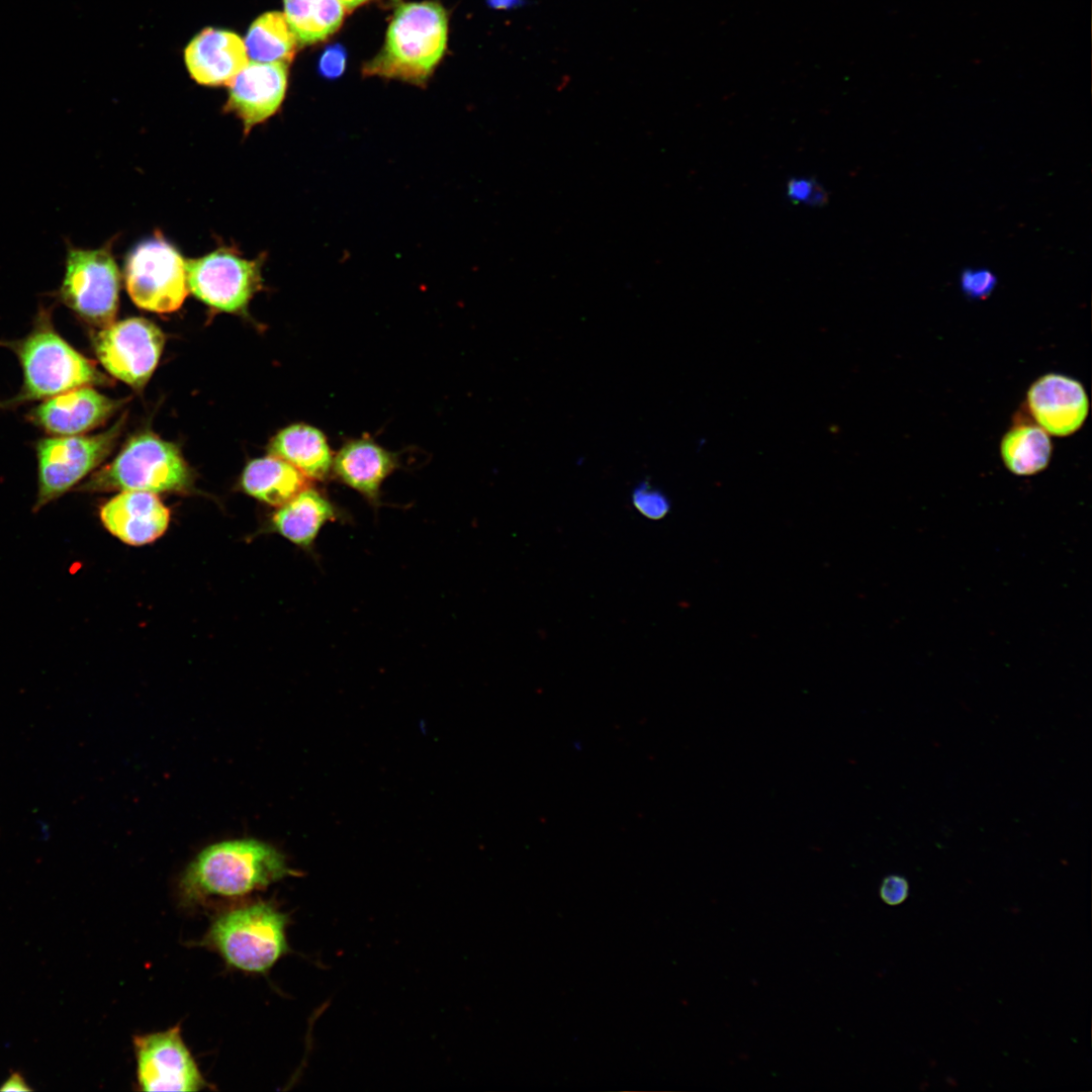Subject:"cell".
<instances>
[{"instance_id": "cell-9", "label": "cell", "mask_w": 1092, "mask_h": 1092, "mask_svg": "<svg viewBox=\"0 0 1092 1092\" xmlns=\"http://www.w3.org/2000/svg\"><path fill=\"white\" fill-rule=\"evenodd\" d=\"M263 258L249 260L234 247L186 261L188 289L201 301L218 310L245 309L262 286Z\"/></svg>"}, {"instance_id": "cell-15", "label": "cell", "mask_w": 1092, "mask_h": 1092, "mask_svg": "<svg viewBox=\"0 0 1092 1092\" xmlns=\"http://www.w3.org/2000/svg\"><path fill=\"white\" fill-rule=\"evenodd\" d=\"M104 527L120 541L134 546L160 538L168 528L169 509L153 492L121 491L100 509Z\"/></svg>"}, {"instance_id": "cell-8", "label": "cell", "mask_w": 1092, "mask_h": 1092, "mask_svg": "<svg viewBox=\"0 0 1092 1092\" xmlns=\"http://www.w3.org/2000/svg\"><path fill=\"white\" fill-rule=\"evenodd\" d=\"M125 284L132 301L155 312L175 311L188 293L186 261L161 235H156L128 254Z\"/></svg>"}, {"instance_id": "cell-19", "label": "cell", "mask_w": 1092, "mask_h": 1092, "mask_svg": "<svg viewBox=\"0 0 1092 1092\" xmlns=\"http://www.w3.org/2000/svg\"><path fill=\"white\" fill-rule=\"evenodd\" d=\"M307 477L287 461L269 455L251 461L244 470V490L268 505L281 507L307 486Z\"/></svg>"}, {"instance_id": "cell-16", "label": "cell", "mask_w": 1092, "mask_h": 1092, "mask_svg": "<svg viewBox=\"0 0 1092 1092\" xmlns=\"http://www.w3.org/2000/svg\"><path fill=\"white\" fill-rule=\"evenodd\" d=\"M187 70L197 83L230 85L249 63L244 40L235 32L206 27L184 51Z\"/></svg>"}, {"instance_id": "cell-28", "label": "cell", "mask_w": 1092, "mask_h": 1092, "mask_svg": "<svg viewBox=\"0 0 1092 1092\" xmlns=\"http://www.w3.org/2000/svg\"><path fill=\"white\" fill-rule=\"evenodd\" d=\"M910 886L908 880L897 874L886 876L879 887V895L882 901L889 906H898L909 897Z\"/></svg>"}, {"instance_id": "cell-17", "label": "cell", "mask_w": 1092, "mask_h": 1092, "mask_svg": "<svg viewBox=\"0 0 1092 1092\" xmlns=\"http://www.w3.org/2000/svg\"><path fill=\"white\" fill-rule=\"evenodd\" d=\"M393 467L392 456L368 440L349 442L334 461L335 471L341 479L370 498L378 495L382 481Z\"/></svg>"}, {"instance_id": "cell-5", "label": "cell", "mask_w": 1092, "mask_h": 1092, "mask_svg": "<svg viewBox=\"0 0 1092 1092\" xmlns=\"http://www.w3.org/2000/svg\"><path fill=\"white\" fill-rule=\"evenodd\" d=\"M190 483L191 472L179 449L145 433L130 439L110 463L94 472L77 490L156 493L180 491Z\"/></svg>"}, {"instance_id": "cell-13", "label": "cell", "mask_w": 1092, "mask_h": 1092, "mask_svg": "<svg viewBox=\"0 0 1092 1092\" xmlns=\"http://www.w3.org/2000/svg\"><path fill=\"white\" fill-rule=\"evenodd\" d=\"M288 66L252 61L229 85L224 110L243 122L246 134L280 108L287 89Z\"/></svg>"}, {"instance_id": "cell-4", "label": "cell", "mask_w": 1092, "mask_h": 1092, "mask_svg": "<svg viewBox=\"0 0 1092 1092\" xmlns=\"http://www.w3.org/2000/svg\"><path fill=\"white\" fill-rule=\"evenodd\" d=\"M7 346L19 360L23 381L17 394L0 402V407L44 400L75 388L108 382L91 360L55 331L50 314L42 310L33 330Z\"/></svg>"}, {"instance_id": "cell-31", "label": "cell", "mask_w": 1092, "mask_h": 1092, "mask_svg": "<svg viewBox=\"0 0 1092 1092\" xmlns=\"http://www.w3.org/2000/svg\"><path fill=\"white\" fill-rule=\"evenodd\" d=\"M347 12L354 10L369 0H340Z\"/></svg>"}, {"instance_id": "cell-22", "label": "cell", "mask_w": 1092, "mask_h": 1092, "mask_svg": "<svg viewBox=\"0 0 1092 1092\" xmlns=\"http://www.w3.org/2000/svg\"><path fill=\"white\" fill-rule=\"evenodd\" d=\"M247 55L253 62L289 65L299 41L284 13L265 12L250 25L245 40Z\"/></svg>"}, {"instance_id": "cell-2", "label": "cell", "mask_w": 1092, "mask_h": 1092, "mask_svg": "<svg viewBox=\"0 0 1092 1092\" xmlns=\"http://www.w3.org/2000/svg\"><path fill=\"white\" fill-rule=\"evenodd\" d=\"M447 35V14L440 3H402L394 11L382 48L363 65L362 73L422 86L441 61Z\"/></svg>"}, {"instance_id": "cell-10", "label": "cell", "mask_w": 1092, "mask_h": 1092, "mask_svg": "<svg viewBox=\"0 0 1092 1092\" xmlns=\"http://www.w3.org/2000/svg\"><path fill=\"white\" fill-rule=\"evenodd\" d=\"M165 344L154 323L130 317L102 328L93 347L102 366L115 378L140 390L152 376Z\"/></svg>"}, {"instance_id": "cell-1", "label": "cell", "mask_w": 1092, "mask_h": 1092, "mask_svg": "<svg viewBox=\"0 0 1092 1092\" xmlns=\"http://www.w3.org/2000/svg\"><path fill=\"white\" fill-rule=\"evenodd\" d=\"M298 875L285 855L266 842L226 840L205 847L193 858L180 877L178 897L182 906L196 907L210 898H243Z\"/></svg>"}, {"instance_id": "cell-12", "label": "cell", "mask_w": 1092, "mask_h": 1092, "mask_svg": "<svg viewBox=\"0 0 1092 1092\" xmlns=\"http://www.w3.org/2000/svg\"><path fill=\"white\" fill-rule=\"evenodd\" d=\"M1026 402L1036 425L1056 437L1077 432L1089 414V398L1082 383L1059 373L1037 378L1029 386Z\"/></svg>"}, {"instance_id": "cell-14", "label": "cell", "mask_w": 1092, "mask_h": 1092, "mask_svg": "<svg viewBox=\"0 0 1092 1092\" xmlns=\"http://www.w3.org/2000/svg\"><path fill=\"white\" fill-rule=\"evenodd\" d=\"M122 403L83 386L42 400L27 419L51 436H76L101 426Z\"/></svg>"}, {"instance_id": "cell-21", "label": "cell", "mask_w": 1092, "mask_h": 1092, "mask_svg": "<svg viewBox=\"0 0 1092 1092\" xmlns=\"http://www.w3.org/2000/svg\"><path fill=\"white\" fill-rule=\"evenodd\" d=\"M1053 445L1049 434L1036 424L1018 423L1005 433L1000 454L1006 468L1015 475L1029 476L1046 468Z\"/></svg>"}, {"instance_id": "cell-30", "label": "cell", "mask_w": 1092, "mask_h": 1092, "mask_svg": "<svg viewBox=\"0 0 1092 1092\" xmlns=\"http://www.w3.org/2000/svg\"><path fill=\"white\" fill-rule=\"evenodd\" d=\"M22 1078L19 1075H13L7 1082L4 1083L2 1090H29L25 1087Z\"/></svg>"}, {"instance_id": "cell-29", "label": "cell", "mask_w": 1092, "mask_h": 1092, "mask_svg": "<svg viewBox=\"0 0 1092 1092\" xmlns=\"http://www.w3.org/2000/svg\"><path fill=\"white\" fill-rule=\"evenodd\" d=\"M485 2L490 8L496 10H513L528 4L527 0H485Z\"/></svg>"}, {"instance_id": "cell-20", "label": "cell", "mask_w": 1092, "mask_h": 1092, "mask_svg": "<svg viewBox=\"0 0 1092 1092\" xmlns=\"http://www.w3.org/2000/svg\"><path fill=\"white\" fill-rule=\"evenodd\" d=\"M335 509L320 492L305 488L282 505L272 519L275 530L292 543L308 547Z\"/></svg>"}, {"instance_id": "cell-3", "label": "cell", "mask_w": 1092, "mask_h": 1092, "mask_svg": "<svg viewBox=\"0 0 1092 1092\" xmlns=\"http://www.w3.org/2000/svg\"><path fill=\"white\" fill-rule=\"evenodd\" d=\"M289 923V915L272 902H245L215 915L199 945L216 952L231 969L265 975L291 950Z\"/></svg>"}, {"instance_id": "cell-6", "label": "cell", "mask_w": 1092, "mask_h": 1092, "mask_svg": "<svg viewBox=\"0 0 1092 1092\" xmlns=\"http://www.w3.org/2000/svg\"><path fill=\"white\" fill-rule=\"evenodd\" d=\"M109 241L98 249L67 244L65 274L59 289L64 304L86 323L100 329L114 322L120 274Z\"/></svg>"}, {"instance_id": "cell-25", "label": "cell", "mask_w": 1092, "mask_h": 1092, "mask_svg": "<svg viewBox=\"0 0 1092 1092\" xmlns=\"http://www.w3.org/2000/svg\"><path fill=\"white\" fill-rule=\"evenodd\" d=\"M997 278L985 268L966 269L960 278L962 291L971 299H985L994 290Z\"/></svg>"}, {"instance_id": "cell-27", "label": "cell", "mask_w": 1092, "mask_h": 1092, "mask_svg": "<svg viewBox=\"0 0 1092 1092\" xmlns=\"http://www.w3.org/2000/svg\"><path fill=\"white\" fill-rule=\"evenodd\" d=\"M347 64V51L339 44H331L325 49L318 60V73L326 79H337L345 71Z\"/></svg>"}, {"instance_id": "cell-23", "label": "cell", "mask_w": 1092, "mask_h": 1092, "mask_svg": "<svg viewBox=\"0 0 1092 1092\" xmlns=\"http://www.w3.org/2000/svg\"><path fill=\"white\" fill-rule=\"evenodd\" d=\"M283 4L286 20L303 46L331 36L347 13L340 0H283Z\"/></svg>"}, {"instance_id": "cell-18", "label": "cell", "mask_w": 1092, "mask_h": 1092, "mask_svg": "<svg viewBox=\"0 0 1092 1092\" xmlns=\"http://www.w3.org/2000/svg\"><path fill=\"white\" fill-rule=\"evenodd\" d=\"M269 453L287 461L307 478H325L332 465L326 437L307 425H292L280 431L271 441Z\"/></svg>"}, {"instance_id": "cell-7", "label": "cell", "mask_w": 1092, "mask_h": 1092, "mask_svg": "<svg viewBox=\"0 0 1092 1092\" xmlns=\"http://www.w3.org/2000/svg\"><path fill=\"white\" fill-rule=\"evenodd\" d=\"M124 418L104 432L91 436H51L35 445L37 494L33 511H38L77 485L112 451L122 431Z\"/></svg>"}, {"instance_id": "cell-11", "label": "cell", "mask_w": 1092, "mask_h": 1092, "mask_svg": "<svg viewBox=\"0 0 1092 1092\" xmlns=\"http://www.w3.org/2000/svg\"><path fill=\"white\" fill-rule=\"evenodd\" d=\"M135 1077L141 1091H200L210 1088L190 1050L180 1024L132 1038Z\"/></svg>"}, {"instance_id": "cell-24", "label": "cell", "mask_w": 1092, "mask_h": 1092, "mask_svg": "<svg viewBox=\"0 0 1092 1092\" xmlns=\"http://www.w3.org/2000/svg\"><path fill=\"white\" fill-rule=\"evenodd\" d=\"M632 502L641 515L651 520L662 519L670 509L668 498L647 482L640 483L633 490Z\"/></svg>"}, {"instance_id": "cell-26", "label": "cell", "mask_w": 1092, "mask_h": 1092, "mask_svg": "<svg viewBox=\"0 0 1092 1092\" xmlns=\"http://www.w3.org/2000/svg\"><path fill=\"white\" fill-rule=\"evenodd\" d=\"M787 193L794 202L820 205L824 204L827 201V194L825 190L822 186L818 185L814 179H791L788 183Z\"/></svg>"}]
</instances>
